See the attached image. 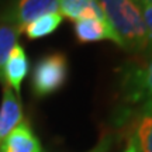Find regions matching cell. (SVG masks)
I'll use <instances>...</instances> for the list:
<instances>
[{
	"mask_svg": "<svg viewBox=\"0 0 152 152\" xmlns=\"http://www.w3.org/2000/svg\"><path fill=\"white\" fill-rule=\"evenodd\" d=\"M58 6L62 17L73 21L89 14L104 16L99 0H58Z\"/></svg>",
	"mask_w": 152,
	"mask_h": 152,
	"instance_id": "cell-10",
	"label": "cell"
},
{
	"mask_svg": "<svg viewBox=\"0 0 152 152\" xmlns=\"http://www.w3.org/2000/svg\"><path fill=\"white\" fill-rule=\"evenodd\" d=\"M135 3L140 6V9L142 11L144 21H145V26L148 28V33H149V37H151V45H152V4L147 3V1H141V0H137ZM149 52H152V47Z\"/></svg>",
	"mask_w": 152,
	"mask_h": 152,
	"instance_id": "cell-13",
	"label": "cell"
},
{
	"mask_svg": "<svg viewBox=\"0 0 152 152\" xmlns=\"http://www.w3.org/2000/svg\"><path fill=\"white\" fill-rule=\"evenodd\" d=\"M58 10V0H17L4 11L0 20L16 26L23 33V28L37 20L38 17L45 16L48 13H55Z\"/></svg>",
	"mask_w": 152,
	"mask_h": 152,
	"instance_id": "cell-4",
	"label": "cell"
},
{
	"mask_svg": "<svg viewBox=\"0 0 152 152\" xmlns=\"http://www.w3.org/2000/svg\"><path fill=\"white\" fill-rule=\"evenodd\" d=\"M69 61L64 52H51L35 62L31 73V90L37 97L59 92L68 80Z\"/></svg>",
	"mask_w": 152,
	"mask_h": 152,
	"instance_id": "cell-3",
	"label": "cell"
},
{
	"mask_svg": "<svg viewBox=\"0 0 152 152\" xmlns=\"http://www.w3.org/2000/svg\"><path fill=\"white\" fill-rule=\"evenodd\" d=\"M21 30L9 23H0V80H1V71L6 61L10 55L11 49L16 47Z\"/></svg>",
	"mask_w": 152,
	"mask_h": 152,
	"instance_id": "cell-12",
	"label": "cell"
},
{
	"mask_svg": "<svg viewBox=\"0 0 152 152\" xmlns=\"http://www.w3.org/2000/svg\"><path fill=\"white\" fill-rule=\"evenodd\" d=\"M135 1H137V0H135ZM141 1H147V3H151V4H152V0H141Z\"/></svg>",
	"mask_w": 152,
	"mask_h": 152,
	"instance_id": "cell-15",
	"label": "cell"
},
{
	"mask_svg": "<svg viewBox=\"0 0 152 152\" xmlns=\"http://www.w3.org/2000/svg\"><path fill=\"white\" fill-rule=\"evenodd\" d=\"M111 144H113V137L110 134H106L100 138V141L86 152H110V148H111Z\"/></svg>",
	"mask_w": 152,
	"mask_h": 152,
	"instance_id": "cell-14",
	"label": "cell"
},
{
	"mask_svg": "<svg viewBox=\"0 0 152 152\" xmlns=\"http://www.w3.org/2000/svg\"><path fill=\"white\" fill-rule=\"evenodd\" d=\"M21 121L23 109L20 99L13 89L4 85L1 106H0V144Z\"/></svg>",
	"mask_w": 152,
	"mask_h": 152,
	"instance_id": "cell-9",
	"label": "cell"
},
{
	"mask_svg": "<svg viewBox=\"0 0 152 152\" xmlns=\"http://www.w3.org/2000/svg\"><path fill=\"white\" fill-rule=\"evenodd\" d=\"M30 71V61L26 54V49L20 44H17L11 49L9 58L6 61L3 71H1V80L4 82L6 86L14 90L17 96L20 94L21 83L26 79Z\"/></svg>",
	"mask_w": 152,
	"mask_h": 152,
	"instance_id": "cell-7",
	"label": "cell"
},
{
	"mask_svg": "<svg viewBox=\"0 0 152 152\" xmlns=\"http://www.w3.org/2000/svg\"><path fill=\"white\" fill-rule=\"evenodd\" d=\"M124 152H152V107L132 111Z\"/></svg>",
	"mask_w": 152,
	"mask_h": 152,
	"instance_id": "cell-5",
	"label": "cell"
},
{
	"mask_svg": "<svg viewBox=\"0 0 152 152\" xmlns=\"http://www.w3.org/2000/svg\"><path fill=\"white\" fill-rule=\"evenodd\" d=\"M73 31L77 42L80 44L99 42L107 39V41H113L115 45L121 48V41L118 35L110 26L106 16L89 14V16L80 17L73 24Z\"/></svg>",
	"mask_w": 152,
	"mask_h": 152,
	"instance_id": "cell-6",
	"label": "cell"
},
{
	"mask_svg": "<svg viewBox=\"0 0 152 152\" xmlns=\"http://www.w3.org/2000/svg\"><path fill=\"white\" fill-rule=\"evenodd\" d=\"M62 20L64 17L58 11L48 13L45 16L38 17L33 23L27 24L23 28V33L26 34L28 39H39V38L48 37L58 30V27L62 24Z\"/></svg>",
	"mask_w": 152,
	"mask_h": 152,
	"instance_id": "cell-11",
	"label": "cell"
},
{
	"mask_svg": "<svg viewBox=\"0 0 152 152\" xmlns=\"http://www.w3.org/2000/svg\"><path fill=\"white\" fill-rule=\"evenodd\" d=\"M110 26L121 41V48L142 55L151 51V37L135 0H99Z\"/></svg>",
	"mask_w": 152,
	"mask_h": 152,
	"instance_id": "cell-1",
	"label": "cell"
},
{
	"mask_svg": "<svg viewBox=\"0 0 152 152\" xmlns=\"http://www.w3.org/2000/svg\"><path fill=\"white\" fill-rule=\"evenodd\" d=\"M120 89L132 111L152 107V52L127 61L120 68Z\"/></svg>",
	"mask_w": 152,
	"mask_h": 152,
	"instance_id": "cell-2",
	"label": "cell"
},
{
	"mask_svg": "<svg viewBox=\"0 0 152 152\" xmlns=\"http://www.w3.org/2000/svg\"><path fill=\"white\" fill-rule=\"evenodd\" d=\"M0 152H44V149L30 123L23 120L0 144Z\"/></svg>",
	"mask_w": 152,
	"mask_h": 152,
	"instance_id": "cell-8",
	"label": "cell"
}]
</instances>
